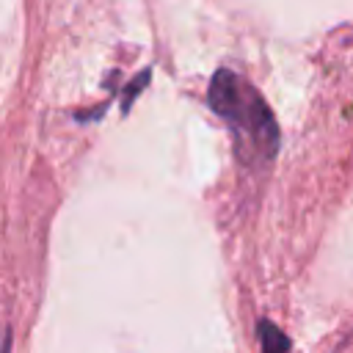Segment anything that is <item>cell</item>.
<instances>
[{"instance_id": "obj_4", "label": "cell", "mask_w": 353, "mask_h": 353, "mask_svg": "<svg viewBox=\"0 0 353 353\" xmlns=\"http://www.w3.org/2000/svg\"><path fill=\"white\" fill-rule=\"evenodd\" d=\"M0 353H11V334H6V339L0 345Z\"/></svg>"}, {"instance_id": "obj_1", "label": "cell", "mask_w": 353, "mask_h": 353, "mask_svg": "<svg viewBox=\"0 0 353 353\" xmlns=\"http://www.w3.org/2000/svg\"><path fill=\"white\" fill-rule=\"evenodd\" d=\"M210 108L234 132L243 163H268L279 149V124L262 94L229 69H218L207 91Z\"/></svg>"}, {"instance_id": "obj_3", "label": "cell", "mask_w": 353, "mask_h": 353, "mask_svg": "<svg viewBox=\"0 0 353 353\" xmlns=\"http://www.w3.org/2000/svg\"><path fill=\"white\" fill-rule=\"evenodd\" d=\"M146 83H149V69H143V72H141V74L127 85V91H124V110H127V108H130V102H132V99L146 88Z\"/></svg>"}, {"instance_id": "obj_2", "label": "cell", "mask_w": 353, "mask_h": 353, "mask_svg": "<svg viewBox=\"0 0 353 353\" xmlns=\"http://www.w3.org/2000/svg\"><path fill=\"white\" fill-rule=\"evenodd\" d=\"M256 334H259V342H262V353H290V339L276 323L259 320Z\"/></svg>"}]
</instances>
